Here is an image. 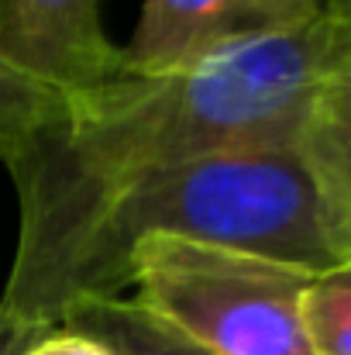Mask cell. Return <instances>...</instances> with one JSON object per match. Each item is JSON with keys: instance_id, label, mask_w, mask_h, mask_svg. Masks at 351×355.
Returning a JSON list of instances; mask_svg holds the SVG:
<instances>
[{"instance_id": "cell-1", "label": "cell", "mask_w": 351, "mask_h": 355, "mask_svg": "<svg viewBox=\"0 0 351 355\" xmlns=\"http://www.w3.org/2000/svg\"><path fill=\"white\" fill-rule=\"evenodd\" d=\"M348 59L351 31L324 14L179 73H117L80 101L45 104L0 155L21 207L0 311L31 321L69 248L138 180L217 152L303 141Z\"/></svg>"}, {"instance_id": "cell-2", "label": "cell", "mask_w": 351, "mask_h": 355, "mask_svg": "<svg viewBox=\"0 0 351 355\" xmlns=\"http://www.w3.org/2000/svg\"><path fill=\"white\" fill-rule=\"evenodd\" d=\"M148 235L251 252L307 272L345 262L303 141L217 152L117 193L69 248L31 321L59 328L73 304L117 297L127 286L131 248Z\"/></svg>"}, {"instance_id": "cell-3", "label": "cell", "mask_w": 351, "mask_h": 355, "mask_svg": "<svg viewBox=\"0 0 351 355\" xmlns=\"http://www.w3.org/2000/svg\"><path fill=\"white\" fill-rule=\"evenodd\" d=\"M314 272L265 255L148 235L127 255L134 304L210 355H310L303 290Z\"/></svg>"}, {"instance_id": "cell-4", "label": "cell", "mask_w": 351, "mask_h": 355, "mask_svg": "<svg viewBox=\"0 0 351 355\" xmlns=\"http://www.w3.org/2000/svg\"><path fill=\"white\" fill-rule=\"evenodd\" d=\"M0 73L45 104H69L120 73L100 0H0Z\"/></svg>"}, {"instance_id": "cell-5", "label": "cell", "mask_w": 351, "mask_h": 355, "mask_svg": "<svg viewBox=\"0 0 351 355\" xmlns=\"http://www.w3.org/2000/svg\"><path fill=\"white\" fill-rule=\"evenodd\" d=\"M324 14L327 0H145L138 28L120 49V73H179Z\"/></svg>"}, {"instance_id": "cell-6", "label": "cell", "mask_w": 351, "mask_h": 355, "mask_svg": "<svg viewBox=\"0 0 351 355\" xmlns=\"http://www.w3.org/2000/svg\"><path fill=\"white\" fill-rule=\"evenodd\" d=\"M59 324L100 342L111 355H210L183 335L169 331L162 321L148 318L134 300L120 297L80 300L62 314Z\"/></svg>"}, {"instance_id": "cell-7", "label": "cell", "mask_w": 351, "mask_h": 355, "mask_svg": "<svg viewBox=\"0 0 351 355\" xmlns=\"http://www.w3.org/2000/svg\"><path fill=\"white\" fill-rule=\"evenodd\" d=\"M303 148L307 159L321 180L324 200H327V214H331V228L338 238V248L351 259V118L345 114H331L324 107L314 111V118L307 124L303 135Z\"/></svg>"}, {"instance_id": "cell-8", "label": "cell", "mask_w": 351, "mask_h": 355, "mask_svg": "<svg viewBox=\"0 0 351 355\" xmlns=\"http://www.w3.org/2000/svg\"><path fill=\"white\" fill-rule=\"evenodd\" d=\"M300 311L310 355H351V259L314 272Z\"/></svg>"}, {"instance_id": "cell-9", "label": "cell", "mask_w": 351, "mask_h": 355, "mask_svg": "<svg viewBox=\"0 0 351 355\" xmlns=\"http://www.w3.org/2000/svg\"><path fill=\"white\" fill-rule=\"evenodd\" d=\"M21 355H111L100 342L73 331V328H48L45 335H38Z\"/></svg>"}, {"instance_id": "cell-10", "label": "cell", "mask_w": 351, "mask_h": 355, "mask_svg": "<svg viewBox=\"0 0 351 355\" xmlns=\"http://www.w3.org/2000/svg\"><path fill=\"white\" fill-rule=\"evenodd\" d=\"M45 331H48V324H35V321H24L17 314L0 311V355H21Z\"/></svg>"}, {"instance_id": "cell-11", "label": "cell", "mask_w": 351, "mask_h": 355, "mask_svg": "<svg viewBox=\"0 0 351 355\" xmlns=\"http://www.w3.org/2000/svg\"><path fill=\"white\" fill-rule=\"evenodd\" d=\"M317 107H324V111H331V114L351 118V59L334 73V80L327 83V90H324V97H321Z\"/></svg>"}, {"instance_id": "cell-12", "label": "cell", "mask_w": 351, "mask_h": 355, "mask_svg": "<svg viewBox=\"0 0 351 355\" xmlns=\"http://www.w3.org/2000/svg\"><path fill=\"white\" fill-rule=\"evenodd\" d=\"M327 14L351 31V0H327Z\"/></svg>"}, {"instance_id": "cell-13", "label": "cell", "mask_w": 351, "mask_h": 355, "mask_svg": "<svg viewBox=\"0 0 351 355\" xmlns=\"http://www.w3.org/2000/svg\"><path fill=\"white\" fill-rule=\"evenodd\" d=\"M0 80H7V76H3V73H0Z\"/></svg>"}]
</instances>
